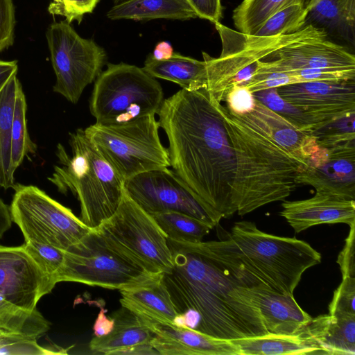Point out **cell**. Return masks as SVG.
Wrapping results in <instances>:
<instances>
[{"mask_svg":"<svg viewBox=\"0 0 355 355\" xmlns=\"http://www.w3.org/2000/svg\"><path fill=\"white\" fill-rule=\"evenodd\" d=\"M303 69L355 70V56L328 39L309 40L282 46L259 60L255 73Z\"/></svg>","mask_w":355,"mask_h":355,"instance_id":"e0dca14e","label":"cell"},{"mask_svg":"<svg viewBox=\"0 0 355 355\" xmlns=\"http://www.w3.org/2000/svg\"><path fill=\"white\" fill-rule=\"evenodd\" d=\"M143 69L154 78L173 82L182 89L196 91L205 89L206 63L174 52L167 60H157L149 54Z\"/></svg>","mask_w":355,"mask_h":355,"instance_id":"d4e9b609","label":"cell"},{"mask_svg":"<svg viewBox=\"0 0 355 355\" xmlns=\"http://www.w3.org/2000/svg\"><path fill=\"white\" fill-rule=\"evenodd\" d=\"M164 100L161 85L143 68L109 63L95 80L89 110L97 124L119 125L157 114Z\"/></svg>","mask_w":355,"mask_h":355,"instance_id":"52a82bcc","label":"cell"},{"mask_svg":"<svg viewBox=\"0 0 355 355\" xmlns=\"http://www.w3.org/2000/svg\"><path fill=\"white\" fill-rule=\"evenodd\" d=\"M355 112L332 120L311 134L315 138L318 146L329 148L348 141H355Z\"/></svg>","mask_w":355,"mask_h":355,"instance_id":"8d00e7d4","label":"cell"},{"mask_svg":"<svg viewBox=\"0 0 355 355\" xmlns=\"http://www.w3.org/2000/svg\"><path fill=\"white\" fill-rule=\"evenodd\" d=\"M221 112L235 157L231 195L239 216L266 205L284 201L298 185L296 178L307 166L274 139L255 105L238 116L221 105Z\"/></svg>","mask_w":355,"mask_h":355,"instance_id":"3957f363","label":"cell"},{"mask_svg":"<svg viewBox=\"0 0 355 355\" xmlns=\"http://www.w3.org/2000/svg\"><path fill=\"white\" fill-rule=\"evenodd\" d=\"M159 275L145 271L115 252L92 230L80 242L64 250L58 283L74 282L120 291Z\"/></svg>","mask_w":355,"mask_h":355,"instance_id":"8fae6325","label":"cell"},{"mask_svg":"<svg viewBox=\"0 0 355 355\" xmlns=\"http://www.w3.org/2000/svg\"><path fill=\"white\" fill-rule=\"evenodd\" d=\"M155 114L114 125L97 123L84 129L105 160L123 181L148 171L171 166L159 136Z\"/></svg>","mask_w":355,"mask_h":355,"instance_id":"ba28073f","label":"cell"},{"mask_svg":"<svg viewBox=\"0 0 355 355\" xmlns=\"http://www.w3.org/2000/svg\"><path fill=\"white\" fill-rule=\"evenodd\" d=\"M286 101L327 123L355 112V80L308 81L277 88Z\"/></svg>","mask_w":355,"mask_h":355,"instance_id":"9a60e30c","label":"cell"},{"mask_svg":"<svg viewBox=\"0 0 355 355\" xmlns=\"http://www.w3.org/2000/svg\"><path fill=\"white\" fill-rule=\"evenodd\" d=\"M173 53L171 44L168 42L162 41L157 44L151 55L157 60H164L169 59Z\"/></svg>","mask_w":355,"mask_h":355,"instance_id":"681fc988","label":"cell"},{"mask_svg":"<svg viewBox=\"0 0 355 355\" xmlns=\"http://www.w3.org/2000/svg\"><path fill=\"white\" fill-rule=\"evenodd\" d=\"M231 340L239 347L241 355L322 354L311 321L295 334H268Z\"/></svg>","mask_w":355,"mask_h":355,"instance_id":"7402d4cb","label":"cell"},{"mask_svg":"<svg viewBox=\"0 0 355 355\" xmlns=\"http://www.w3.org/2000/svg\"><path fill=\"white\" fill-rule=\"evenodd\" d=\"M46 36L55 75L53 91L76 104L101 73L106 53L93 40L80 37L66 20L51 24Z\"/></svg>","mask_w":355,"mask_h":355,"instance_id":"7c38bea8","label":"cell"},{"mask_svg":"<svg viewBox=\"0 0 355 355\" xmlns=\"http://www.w3.org/2000/svg\"><path fill=\"white\" fill-rule=\"evenodd\" d=\"M197 17L206 19L214 24L220 22L223 15L220 0H187Z\"/></svg>","mask_w":355,"mask_h":355,"instance_id":"f6af8a7d","label":"cell"},{"mask_svg":"<svg viewBox=\"0 0 355 355\" xmlns=\"http://www.w3.org/2000/svg\"><path fill=\"white\" fill-rule=\"evenodd\" d=\"M320 0H243L234 10L232 20L237 31L253 35L261 24L279 9L300 5L309 12Z\"/></svg>","mask_w":355,"mask_h":355,"instance_id":"f1b7e54d","label":"cell"},{"mask_svg":"<svg viewBox=\"0 0 355 355\" xmlns=\"http://www.w3.org/2000/svg\"><path fill=\"white\" fill-rule=\"evenodd\" d=\"M295 76L287 71L257 72L251 78L247 87L252 93L297 83Z\"/></svg>","mask_w":355,"mask_h":355,"instance_id":"60d3db41","label":"cell"},{"mask_svg":"<svg viewBox=\"0 0 355 355\" xmlns=\"http://www.w3.org/2000/svg\"><path fill=\"white\" fill-rule=\"evenodd\" d=\"M355 277H343L329 306L332 316L355 317Z\"/></svg>","mask_w":355,"mask_h":355,"instance_id":"f35d334b","label":"cell"},{"mask_svg":"<svg viewBox=\"0 0 355 355\" xmlns=\"http://www.w3.org/2000/svg\"><path fill=\"white\" fill-rule=\"evenodd\" d=\"M18 70L17 62L0 60V90Z\"/></svg>","mask_w":355,"mask_h":355,"instance_id":"7dc6e473","label":"cell"},{"mask_svg":"<svg viewBox=\"0 0 355 355\" xmlns=\"http://www.w3.org/2000/svg\"><path fill=\"white\" fill-rule=\"evenodd\" d=\"M27 252L48 274L55 284L62 266L64 250L33 241H25L23 244Z\"/></svg>","mask_w":355,"mask_h":355,"instance_id":"74e56055","label":"cell"},{"mask_svg":"<svg viewBox=\"0 0 355 355\" xmlns=\"http://www.w3.org/2000/svg\"><path fill=\"white\" fill-rule=\"evenodd\" d=\"M124 190L149 214L175 211L195 217L213 227L219 223L175 171L168 168L148 171L126 180Z\"/></svg>","mask_w":355,"mask_h":355,"instance_id":"4fadbf2b","label":"cell"},{"mask_svg":"<svg viewBox=\"0 0 355 355\" xmlns=\"http://www.w3.org/2000/svg\"><path fill=\"white\" fill-rule=\"evenodd\" d=\"M100 0H62L60 3L52 2L48 10L52 15L65 17L71 23L76 20L80 23L85 14L92 12Z\"/></svg>","mask_w":355,"mask_h":355,"instance_id":"ab89813d","label":"cell"},{"mask_svg":"<svg viewBox=\"0 0 355 355\" xmlns=\"http://www.w3.org/2000/svg\"><path fill=\"white\" fill-rule=\"evenodd\" d=\"M107 16L112 20L197 18L187 0H128L114 5Z\"/></svg>","mask_w":355,"mask_h":355,"instance_id":"484cf974","label":"cell"},{"mask_svg":"<svg viewBox=\"0 0 355 355\" xmlns=\"http://www.w3.org/2000/svg\"><path fill=\"white\" fill-rule=\"evenodd\" d=\"M296 182L316 192L355 200V141L321 148L307 161Z\"/></svg>","mask_w":355,"mask_h":355,"instance_id":"2e32d148","label":"cell"},{"mask_svg":"<svg viewBox=\"0 0 355 355\" xmlns=\"http://www.w3.org/2000/svg\"><path fill=\"white\" fill-rule=\"evenodd\" d=\"M322 29L329 36L355 44V0H320L308 13L306 25Z\"/></svg>","mask_w":355,"mask_h":355,"instance_id":"cb8c5ba5","label":"cell"},{"mask_svg":"<svg viewBox=\"0 0 355 355\" xmlns=\"http://www.w3.org/2000/svg\"><path fill=\"white\" fill-rule=\"evenodd\" d=\"M221 103L205 89H180L157 112L171 166L218 222L236 213L231 188L236 163Z\"/></svg>","mask_w":355,"mask_h":355,"instance_id":"7a4b0ae2","label":"cell"},{"mask_svg":"<svg viewBox=\"0 0 355 355\" xmlns=\"http://www.w3.org/2000/svg\"><path fill=\"white\" fill-rule=\"evenodd\" d=\"M230 238L258 276L285 295H293L304 272L321 262L308 243L263 232L252 222H236Z\"/></svg>","mask_w":355,"mask_h":355,"instance_id":"8992f818","label":"cell"},{"mask_svg":"<svg viewBox=\"0 0 355 355\" xmlns=\"http://www.w3.org/2000/svg\"><path fill=\"white\" fill-rule=\"evenodd\" d=\"M168 244L173 266L162 280L185 328L230 340L268 334L258 295L270 286L230 237L198 243L168 239Z\"/></svg>","mask_w":355,"mask_h":355,"instance_id":"6da1fadb","label":"cell"},{"mask_svg":"<svg viewBox=\"0 0 355 355\" xmlns=\"http://www.w3.org/2000/svg\"><path fill=\"white\" fill-rule=\"evenodd\" d=\"M144 320L153 333L150 343L158 354L241 355L239 347L230 340L173 324Z\"/></svg>","mask_w":355,"mask_h":355,"instance_id":"ac0fdd59","label":"cell"},{"mask_svg":"<svg viewBox=\"0 0 355 355\" xmlns=\"http://www.w3.org/2000/svg\"><path fill=\"white\" fill-rule=\"evenodd\" d=\"M62 0H53V2L55 3H60Z\"/></svg>","mask_w":355,"mask_h":355,"instance_id":"816d5d0a","label":"cell"},{"mask_svg":"<svg viewBox=\"0 0 355 355\" xmlns=\"http://www.w3.org/2000/svg\"><path fill=\"white\" fill-rule=\"evenodd\" d=\"M58 345L42 347L37 339L12 334L0 329V354L5 355H50L66 354L72 347Z\"/></svg>","mask_w":355,"mask_h":355,"instance_id":"d590c367","label":"cell"},{"mask_svg":"<svg viewBox=\"0 0 355 355\" xmlns=\"http://www.w3.org/2000/svg\"><path fill=\"white\" fill-rule=\"evenodd\" d=\"M258 306L268 334H295L313 318L299 306L293 295L279 293L270 287L259 291Z\"/></svg>","mask_w":355,"mask_h":355,"instance_id":"44dd1931","label":"cell"},{"mask_svg":"<svg viewBox=\"0 0 355 355\" xmlns=\"http://www.w3.org/2000/svg\"><path fill=\"white\" fill-rule=\"evenodd\" d=\"M12 222L10 207L0 198V239L11 227Z\"/></svg>","mask_w":355,"mask_h":355,"instance_id":"c3c4849f","label":"cell"},{"mask_svg":"<svg viewBox=\"0 0 355 355\" xmlns=\"http://www.w3.org/2000/svg\"><path fill=\"white\" fill-rule=\"evenodd\" d=\"M255 107L274 139L288 151L306 161L318 152L320 147L311 132L297 128L257 99Z\"/></svg>","mask_w":355,"mask_h":355,"instance_id":"4316f807","label":"cell"},{"mask_svg":"<svg viewBox=\"0 0 355 355\" xmlns=\"http://www.w3.org/2000/svg\"><path fill=\"white\" fill-rule=\"evenodd\" d=\"M13 189L10 206L12 219L25 241L67 250L92 230L70 209L37 187L17 184Z\"/></svg>","mask_w":355,"mask_h":355,"instance_id":"30bf717a","label":"cell"},{"mask_svg":"<svg viewBox=\"0 0 355 355\" xmlns=\"http://www.w3.org/2000/svg\"><path fill=\"white\" fill-rule=\"evenodd\" d=\"M110 317L114 322L111 332L103 336H95L89 343L93 353L114 355L128 347L150 343L153 333L145 320L134 312L121 306Z\"/></svg>","mask_w":355,"mask_h":355,"instance_id":"603a6c76","label":"cell"},{"mask_svg":"<svg viewBox=\"0 0 355 355\" xmlns=\"http://www.w3.org/2000/svg\"><path fill=\"white\" fill-rule=\"evenodd\" d=\"M253 95L259 101L302 130L311 132L325 124L284 100L279 95L277 88L257 92Z\"/></svg>","mask_w":355,"mask_h":355,"instance_id":"e575fe53","label":"cell"},{"mask_svg":"<svg viewBox=\"0 0 355 355\" xmlns=\"http://www.w3.org/2000/svg\"><path fill=\"white\" fill-rule=\"evenodd\" d=\"M21 87L15 75L0 90V187L4 189L15 184L11 163V128L17 96Z\"/></svg>","mask_w":355,"mask_h":355,"instance_id":"83f0119b","label":"cell"},{"mask_svg":"<svg viewBox=\"0 0 355 355\" xmlns=\"http://www.w3.org/2000/svg\"><path fill=\"white\" fill-rule=\"evenodd\" d=\"M349 227L345 245L337 259L343 277H355V224Z\"/></svg>","mask_w":355,"mask_h":355,"instance_id":"ee69618b","label":"cell"},{"mask_svg":"<svg viewBox=\"0 0 355 355\" xmlns=\"http://www.w3.org/2000/svg\"><path fill=\"white\" fill-rule=\"evenodd\" d=\"M56 284L25 249L0 245V296L13 306L33 312Z\"/></svg>","mask_w":355,"mask_h":355,"instance_id":"5bb4252c","label":"cell"},{"mask_svg":"<svg viewBox=\"0 0 355 355\" xmlns=\"http://www.w3.org/2000/svg\"><path fill=\"white\" fill-rule=\"evenodd\" d=\"M215 28L220 37L222 51L218 58L202 52L206 63L205 87L221 103L234 85H247L258 67V62L282 46L309 40H325L322 29L306 25L288 35L262 37L243 33L217 22Z\"/></svg>","mask_w":355,"mask_h":355,"instance_id":"5b68a950","label":"cell"},{"mask_svg":"<svg viewBox=\"0 0 355 355\" xmlns=\"http://www.w3.org/2000/svg\"><path fill=\"white\" fill-rule=\"evenodd\" d=\"M308 13L300 5L284 7L270 15L253 35L271 37L296 33L305 26Z\"/></svg>","mask_w":355,"mask_h":355,"instance_id":"836d02e7","label":"cell"},{"mask_svg":"<svg viewBox=\"0 0 355 355\" xmlns=\"http://www.w3.org/2000/svg\"><path fill=\"white\" fill-rule=\"evenodd\" d=\"M27 103L22 87L18 92L11 128V163L16 171L25 157L37 151V145L31 140L27 128Z\"/></svg>","mask_w":355,"mask_h":355,"instance_id":"d6a6232c","label":"cell"},{"mask_svg":"<svg viewBox=\"0 0 355 355\" xmlns=\"http://www.w3.org/2000/svg\"><path fill=\"white\" fill-rule=\"evenodd\" d=\"M71 155L57 146L59 165L48 180L59 192L71 191L80 205V219L94 230L109 218L119 207L124 181L105 160L82 128L69 133Z\"/></svg>","mask_w":355,"mask_h":355,"instance_id":"277c9868","label":"cell"},{"mask_svg":"<svg viewBox=\"0 0 355 355\" xmlns=\"http://www.w3.org/2000/svg\"><path fill=\"white\" fill-rule=\"evenodd\" d=\"M112 1L114 3V5H116V4H118V3L128 1V0H112Z\"/></svg>","mask_w":355,"mask_h":355,"instance_id":"f907efd6","label":"cell"},{"mask_svg":"<svg viewBox=\"0 0 355 355\" xmlns=\"http://www.w3.org/2000/svg\"><path fill=\"white\" fill-rule=\"evenodd\" d=\"M319 342L322 354H355V317L320 315Z\"/></svg>","mask_w":355,"mask_h":355,"instance_id":"f546056e","label":"cell"},{"mask_svg":"<svg viewBox=\"0 0 355 355\" xmlns=\"http://www.w3.org/2000/svg\"><path fill=\"white\" fill-rule=\"evenodd\" d=\"M119 291L121 305L146 320L173 324L178 314L163 282L162 274Z\"/></svg>","mask_w":355,"mask_h":355,"instance_id":"ffe728a7","label":"cell"},{"mask_svg":"<svg viewBox=\"0 0 355 355\" xmlns=\"http://www.w3.org/2000/svg\"><path fill=\"white\" fill-rule=\"evenodd\" d=\"M15 25L12 0H0V53L13 44Z\"/></svg>","mask_w":355,"mask_h":355,"instance_id":"7bdbcfd3","label":"cell"},{"mask_svg":"<svg viewBox=\"0 0 355 355\" xmlns=\"http://www.w3.org/2000/svg\"><path fill=\"white\" fill-rule=\"evenodd\" d=\"M280 215L295 233L320 224H355V200L316 192L308 199L282 204Z\"/></svg>","mask_w":355,"mask_h":355,"instance_id":"d6986e66","label":"cell"},{"mask_svg":"<svg viewBox=\"0 0 355 355\" xmlns=\"http://www.w3.org/2000/svg\"><path fill=\"white\" fill-rule=\"evenodd\" d=\"M103 306H101V311L93 326L94 333L96 336H103L111 332L114 327V320L111 317H107L105 313Z\"/></svg>","mask_w":355,"mask_h":355,"instance_id":"bcb514c9","label":"cell"},{"mask_svg":"<svg viewBox=\"0 0 355 355\" xmlns=\"http://www.w3.org/2000/svg\"><path fill=\"white\" fill-rule=\"evenodd\" d=\"M94 230L110 248L150 274L173 266L166 235L125 192L115 212Z\"/></svg>","mask_w":355,"mask_h":355,"instance_id":"9c48e42d","label":"cell"},{"mask_svg":"<svg viewBox=\"0 0 355 355\" xmlns=\"http://www.w3.org/2000/svg\"><path fill=\"white\" fill-rule=\"evenodd\" d=\"M256 99L247 86L234 85L227 92L225 102L227 110L235 115L243 116L250 113Z\"/></svg>","mask_w":355,"mask_h":355,"instance_id":"b9f144b4","label":"cell"},{"mask_svg":"<svg viewBox=\"0 0 355 355\" xmlns=\"http://www.w3.org/2000/svg\"><path fill=\"white\" fill-rule=\"evenodd\" d=\"M150 214L167 238L172 240L200 242L214 228L209 224L182 212L168 211Z\"/></svg>","mask_w":355,"mask_h":355,"instance_id":"4dcf8cb0","label":"cell"},{"mask_svg":"<svg viewBox=\"0 0 355 355\" xmlns=\"http://www.w3.org/2000/svg\"><path fill=\"white\" fill-rule=\"evenodd\" d=\"M50 325L39 311H24L0 296V329L38 339L50 329Z\"/></svg>","mask_w":355,"mask_h":355,"instance_id":"1f68e13d","label":"cell"}]
</instances>
